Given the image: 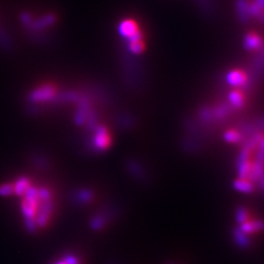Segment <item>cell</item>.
Instances as JSON below:
<instances>
[{
    "mask_svg": "<svg viewBox=\"0 0 264 264\" xmlns=\"http://www.w3.org/2000/svg\"><path fill=\"white\" fill-rule=\"evenodd\" d=\"M235 239H236V241L238 242V244L241 247H246L248 245L247 236H246V234L241 229L235 231Z\"/></svg>",
    "mask_w": 264,
    "mask_h": 264,
    "instance_id": "2",
    "label": "cell"
},
{
    "mask_svg": "<svg viewBox=\"0 0 264 264\" xmlns=\"http://www.w3.org/2000/svg\"><path fill=\"white\" fill-rule=\"evenodd\" d=\"M236 188L242 192H246V193H249V192H252L253 191V186L251 183H249L248 181H244V180H239L236 182L235 184Z\"/></svg>",
    "mask_w": 264,
    "mask_h": 264,
    "instance_id": "3",
    "label": "cell"
},
{
    "mask_svg": "<svg viewBox=\"0 0 264 264\" xmlns=\"http://www.w3.org/2000/svg\"><path fill=\"white\" fill-rule=\"evenodd\" d=\"M238 221L241 222V223H245L247 222L248 220H250V214H249V211L245 209H240L238 211Z\"/></svg>",
    "mask_w": 264,
    "mask_h": 264,
    "instance_id": "4",
    "label": "cell"
},
{
    "mask_svg": "<svg viewBox=\"0 0 264 264\" xmlns=\"http://www.w3.org/2000/svg\"><path fill=\"white\" fill-rule=\"evenodd\" d=\"M264 229V222L262 220H256V221H251L248 220L245 223H242L241 230L247 234V233H255V232H260Z\"/></svg>",
    "mask_w": 264,
    "mask_h": 264,
    "instance_id": "1",
    "label": "cell"
},
{
    "mask_svg": "<svg viewBox=\"0 0 264 264\" xmlns=\"http://www.w3.org/2000/svg\"><path fill=\"white\" fill-rule=\"evenodd\" d=\"M67 264V263L65 262V263H62V264Z\"/></svg>",
    "mask_w": 264,
    "mask_h": 264,
    "instance_id": "5",
    "label": "cell"
}]
</instances>
